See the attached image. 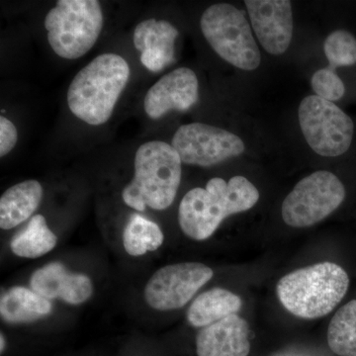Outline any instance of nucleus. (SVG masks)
<instances>
[{
	"label": "nucleus",
	"instance_id": "nucleus-1",
	"mask_svg": "<svg viewBox=\"0 0 356 356\" xmlns=\"http://www.w3.org/2000/svg\"><path fill=\"white\" fill-rule=\"evenodd\" d=\"M259 200V192L248 178L238 175L227 182L214 177L205 188L196 187L185 194L178 208V222L188 238L207 240L226 218L252 209Z\"/></svg>",
	"mask_w": 356,
	"mask_h": 356
},
{
	"label": "nucleus",
	"instance_id": "nucleus-2",
	"mask_svg": "<svg viewBox=\"0 0 356 356\" xmlns=\"http://www.w3.org/2000/svg\"><path fill=\"white\" fill-rule=\"evenodd\" d=\"M130 76L128 63L117 54L93 58L70 84L67 98L70 112L88 125L107 123Z\"/></svg>",
	"mask_w": 356,
	"mask_h": 356
},
{
	"label": "nucleus",
	"instance_id": "nucleus-3",
	"mask_svg": "<svg viewBox=\"0 0 356 356\" xmlns=\"http://www.w3.org/2000/svg\"><path fill=\"white\" fill-rule=\"evenodd\" d=\"M182 161L175 147L163 140H149L138 147L133 179L122 191L124 203L143 212L146 207L165 210L177 197Z\"/></svg>",
	"mask_w": 356,
	"mask_h": 356
},
{
	"label": "nucleus",
	"instance_id": "nucleus-4",
	"mask_svg": "<svg viewBox=\"0 0 356 356\" xmlns=\"http://www.w3.org/2000/svg\"><path fill=\"white\" fill-rule=\"evenodd\" d=\"M348 287L350 277L343 267L327 261L283 276L276 292L281 304L293 315L318 318L334 311Z\"/></svg>",
	"mask_w": 356,
	"mask_h": 356
},
{
	"label": "nucleus",
	"instance_id": "nucleus-5",
	"mask_svg": "<svg viewBox=\"0 0 356 356\" xmlns=\"http://www.w3.org/2000/svg\"><path fill=\"white\" fill-rule=\"evenodd\" d=\"M96 0H58L44 18L51 48L65 60H76L92 49L103 28Z\"/></svg>",
	"mask_w": 356,
	"mask_h": 356
},
{
	"label": "nucleus",
	"instance_id": "nucleus-6",
	"mask_svg": "<svg viewBox=\"0 0 356 356\" xmlns=\"http://www.w3.org/2000/svg\"><path fill=\"white\" fill-rule=\"evenodd\" d=\"M200 27L211 48L229 65L248 72L261 65V51L245 11L232 4H213L201 16Z\"/></svg>",
	"mask_w": 356,
	"mask_h": 356
},
{
	"label": "nucleus",
	"instance_id": "nucleus-7",
	"mask_svg": "<svg viewBox=\"0 0 356 356\" xmlns=\"http://www.w3.org/2000/svg\"><path fill=\"white\" fill-rule=\"evenodd\" d=\"M300 128L315 153L336 158L348 151L355 135V124L350 116L317 95L307 96L298 109Z\"/></svg>",
	"mask_w": 356,
	"mask_h": 356
},
{
	"label": "nucleus",
	"instance_id": "nucleus-8",
	"mask_svg": "<svg viewBox=\"0 0 356 356\" xmlns=\"http://www.w3.org/2000/svg\"><path fill=\"white\" fill-rule=\"evenodd\" d=\"M346 194L343 182L334 173L313 172L300 180L283 201V221L293 228L314 226L334 212Z\"/></svg>",
	"mask_w": 356,
	"mask_h": 356
},
{
	"label": "nucleus",
	"instance_id": "nucleus-9",
	"mask_svg": "<svg viewBox=\"0 0 356 356\" xmlns=\"http://www.w3.org/2000/svg\"><path fill=\"white\" fill-rule=\"evenodd\" d=\"M172 146L182 163L203 168L241 156L245 149L238 136L205 123L180 126L173 136Z\"/></svg>",
	"mask_w": 356,
	"mask_h": 356
},
{
	"label": "nucleus",
	"instance_id": "nucleus-10",
	"mask_svg": "<svg viewBox=\"0 0 356 356\" xmlns=\"http://www.w3.org/2000/svg\"><path fill=\"white\" fill-rule=\"evenodd\" d=\"M209 266L199 262H182L159 268L147 281L145 298L159 311L184 308L201 287L213 277Z\"/></svg>",
	"mask_w": 356,
	"mask_h": 356
},
{
	"label": "nucleus",
	"instance_id": "nucleus-11",
	"mask_svg": "<svg viewBox=\"0 0 356 356\" xmlns=\"http://www.w3.org/2000/svg\"><path fill=\"white\" fill-rule=\"evenodd\" d=\"M252 29L270 55L284 54L293 36L292 4L288 0H245Z\"/></svg>",
	"mask_w": 356,
	"mask_h": 356
},
{
	"label": "nucleus",
	"instance_id": "nucleus-12",
	"mask_svg": "<svg viewBox=\"0 0 356 356\" xmlns=\"http://www.w3.org/2000/svg\"><path fill=\"white\" fill-rule=\"evenodd\" d=\"M199 83L197 76L188 67H178L161 77L147 90L144 109L154 120L168 112L187 111L197 102Z\"/></svg>",
	"mask_w": 356,
	"mask_h": 356
},
{
	"label": "nucleus",
	"instance_id": "nucleus-13",
	"mask_svg": "<svg viewBox=\"0 0 356 356\" xmlns=\"http://www.w3.org/2000/svg\"><path fill=\"white\" fill-rule=\"evenodd\" d=\"M33 291L48 300L62 299L72 305L88 301L93 293L88 276L72 273L60 262H51L33 273L30 280Z\"/></svg>",
	"mask_w": 356,
	"mask_h": 356
},
{
	"label": "nucleus",
	"instance_id": "nucleus-14",
	"mask_svg": "<svg viewBox=\"0 0 356 356\" xmlns=\"http://www.w3.org/2000/svg\"><path fill=\"white\" fill-rule=\"evenodd\" d=\"M177 28L166 20L142 21L134 31V46L140 51L142 65L152 72H159L175 60Z\"/></svg>",
	"mask_w": 356,
	"mask_h": 356
},
{
	"label": "nucleus",
	"instance_id": "nucleus-15",
	"mask_svg": "<svg viewBox=\"0 0 356 356\" xmlns=\"http://www.w3.org/2000/svg\"><path fill=\"white\" fill-rule=\"evenodd\" d=\"M250 327L245 318L231 315L203 327L196 337L198 356H248Z\"/></svg>",
	"mask_w": 356,
	"mask_h": 356
},
{
	"label": "nucleus",
	"instance_id": "nucleus-16",
	"mask_svg": "<svg viewBox=\"0 0 356 356\" xmlns=\"http://www.w3.org/2000/svg\"><path fill=\"white\" fill-rule=\"evenodd\" d=\"M43 194V187L35 179L9 187L0 198V228L13 229L29 219L38 209Z\"/></svg>",
	"mask_w": 356,
	"mask_h": 356
},
{
	"label": "nucleus",
	"instance_id": "nucleus-17",
	"mask_svg": "<svg viewBox=\"0 0 356 356\" xmlns=\"http://www.w3.org/2000/svg\"><path fill=\"white\" fill-rule=\"evenodd\" d=\"M242 306V299L238 295L222 288H214L194 300L187 311V320L193 327H205L235 315Z\"/></svg>",
	"mask_w": 356,
	"mask_h": 356
},
{
	"label": "nucleus",
	"instance_id": "nucleus-18",
	"mask_svg": "<svg viewBox=\"0 0 356 356\" xmlns=\"http://www.w3.org/2000/svg\"><path fill=\"white\" fill-rule=\"evenodd\" d=\"M51 310L50 300L22 286L10 288L0 300V315L11 324L34 322L50 315Z\"/></svg>",
	"mask_w": 356,
	"mask_h": 356
},
{
	"label": "nucleus",
	"instance_id": "nucleus-19",
	"mask_svg": "<svg viewBox=\"0 0 356 356\" xmlns=\"http://www.w3.org/2000/svg\"><path fill=\"white\" fill-rule=\"evenodd\" d=\"M57 236L51 232L42 215L30 220L27 227L14 236L10 248L14 254L24 259H38L57 245Z\"/></svg>",
	"mask_w": 356,
	"mask_h": 356
},
{
	"label": "nucleus",
	"instance_id": "nucleus-20",
	"mask_svg": "<svg viewBox=\"0 0 356 356\" xmlns=\"http://www.w3.org/2000/svg\"><path fill=\"white\" fill-rule=\"evenodd\" d=\"M122 238L124 248L133 257L154 252L165 241V236L159 225L137 213L129 218Z\"/></svg>",
	"mask_w": 356,
	"mask_h": 356
},
{
	"label": "nucleus",
	"instance_id": "nucleus-21",
	"mask_svg": "<svg viewBox=\"0 0 356 356\" xmlns=\"http://www.w3.org/2000/svg\"><path fill=\"white\" fill-rule=\"evenodd\" d=\"M327 343L339 356H356V300L339 308L327 330Z\"/></svg>",
	"mask_w": 356,
	"mask_h": 356
},
{
	"label": "nucleus",
	"instance_id": "nucleus-22",
	"mask_svg": "<svg viewBox=\"0 0 356 356\" xmlns=\"http://www.w3.org/2000/svg\"><path fill=\"white\" fill-rule=\"evenodd\" d=\"M329 67H350L356 64V38L346 30H337L327 37L324 43Z\"/></svg>",
	"mask_w": 356,
	"mask_h": 356
},
{
	"label": "nucleus",
	"instance_id": "nucleus-23",
	"mask_svg": "<svg viewBox=\"0 0 356 356\" xmlns=\"http://www.w3.org/2000/svg\"><path fill=\"white\" fill-rule=\"evenodd\" d=\"M311 86L316 95L327 102L341 99L346 92V86L341 77L336 74V70L327 65L325 69L317 70L311 79Z\"/></svg>",
	"mask_w": 356,
	"mask_h": 356
},
{
	"label": "nucleus",
	"instance_id": "nucleus-24",
	"mask_svg": "<svg viewBox=\"0 0 356 356\" xmlns=\"http://www.w3.org/2000/svg\"><path fill=\"white\" fill-rule=\"evenodd\" d=\"M18 140V131L15 125L4 117L0 116V156L3 158L10 153Z\"/></svg>",
	"mask_w": 356,
	"mask_h": 356
},
{
	"label": "nucleus",
	"instance_id": "nucleus-25",
	"mask_svg": "<svg viewBox=\"0 0 356 356\" xmlns=\"http://www.w3.org/2000/svg\"><path fill=\"white\" fill-rule=\"evenodd\" d=\"M0 341H1V346H0V350L2 351L4 350V348H6V339H4L3 334H1V337H0Z\"/></svg>",
	"mask_w": 356,
	"mask_h": 356
}]
</instances>
